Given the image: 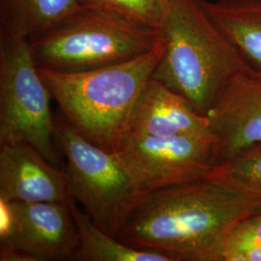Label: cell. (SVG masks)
I'll list each match as a JSON object with an SVG mask.
<instances>
[{"instance_id":"obj_18","label":"cell","mask_w":261,"mask_h":261,"mask_svg":"<svg viewBox=\"0 0 261 261\" xmlns=\"http://www.w3.org/2000/svg\"><path fill=\"white\" fill-rule=\"evenodd\" d=\"M224 261H261V247H249L227 252Z\"/></svg>"},{"instance_id":"obj_7","label":"cell","mask_w":261,"mask_h":261,"mask_svg":"<svg viewBox=\"0 0 261 261\" xmlns=\"http://www.w3.org/2000/svg\"><path fill=\"white\" fill-rule=\"evenodd\" d=\"M116 155L143 195L204 179L215 166L212 134L184 137H125Z\"/></svg>"},{"instance_id":"obj_1","label":"cell","mask_w":261,"mask_h":261,"mask_svg":"<svg viewBox=\"0 0 261 261\" xmlns=\"http://www.w3.org/2000/svg\"><path fill=\"white\" fill-rule=\"evenodd\" d=\"M258 212L261 197L204 178L145 194L118 240L172 261H223L234 226Z\"/></svg>"},{"instance_id":"obj_10","label":"cell","mask_w":261,"mask_h":261,"mask_svg":"<svg viewBox=\"0 0 261 261\" xmlns=\"http://www.w3.org/2000/svg\"><path fill=\"white\" fill-rule=\"evenodd\" d=\"M0 199L20 203L73 200L65 172L25 142L0 144Z\"/></svg>"},{"instance_id":"obj_4","label":"cell","mask_w":261,"mask_h":261,"mask_svg":"<svg viewBox=\"0 0 261 261\" xmlns=\"http://www.w3.org/2000/svg\"><path fill=\"white\" fill-rule=\"evenodd\" d=\"M161 41L160 30L86 6L28 40L38 68L64 73L125 62L148 53Z\"/></svg>"},{"instance_id":"obj_2","label":"cell","mask_w":261,"mask_h":261,"mask_svg":"<svg viewBox=\"0 0 261 261\" xmlns=\"http://www.w3.org/2000/svg\"><path fill=\"white\" fill-rule=\"evenodd\" d=\"M164 51L152 79L207 116L226 85L252 67L204 9L201 0H169Z\"/></svg>"},{"instance_id":"obj_16","label":"cell","mask_w":261,"mask_h":261,"mask_svg":"<svg viewBox=\"0 0 261 261\" xmlns=\"http://www.w3.org/2000/svg\"><path fill=\"white\" fill-rule=\"evenodd\" d=\"M84 6L101 10L143 28L160 30L169 0H82Z\"/></svg>"},{"instance_id":"obj_11","label":"cell","mask_w":261,"mask_h":261,"mask_svg":"<svg viewBox=\"0 0 261 261\" xmlns=\"http://www.w3.org/2000/svg\"><path fill=\"white\" fill-rule=\"evenodd\" d=\"M209 134L211 130L207 116L197 112L184 97L151 77L134 106L125 137H184Z\"/></svg>"},{"instance_id":"obj_8","label":"cell","mask_w":261,"mask_h":261,"mask_svg":"<svg viewBox=\"0 0 261 261\" xmlns=\"http://www.w3.org/2000/svg\"><path fill=\"white\" fill-rule=\"evenodd\" d=\"M79 233L71 202L20 203L0 199V249L30 261L73 260Z\"/></svg>"},{"instance_id":"obj_5","label":"cell","mask_w":261,"mask_h":261,"mask_svg":"<svg viewBox=\"0 0 261 261\" xmlns=\"http://www.w3.org/2000/svg\"><path fill=\"white\" fill-rule=\"evenodd\" d=\"M57 145L65 156L72 198L95 224L118 239L144 196L116 153L85 139L63 117L56 118Z\"/></svg>"},{"instance_id":"obj_12","label":"cell","mask_w":261,"mask_h":261,"mask_svg":"<svg viewBox=\"0 0 261 261\" xmlns=\"http://www.w3.org/2000/svg\"><path fill=\"white\" fill-rule=\"evenodd\" d=\"M201 3L248 61L261 67V0H201Z\"/></svg>"},{"instance_id":"obj_3","label":"cell","mask_w":261,"mask_h":261,"mask_svg":"<svg viewBox=\"0 0 261 261\" xmlns=\"http://www.w3.org/2000/svg\"><path fill=\"white\" fill-rule=\"evenodd\" d=\"M164 51V40L125 62L83 72H39L62 117L85 139L115 153L130 113Z\"/></svg>"},{"instance_id":"obj_6","label":"cell","mask_w":261,"mask_h":261,"mask_svg":"<svg viewBox=\"0 0 261 261\" xmlns=\"http://www.w3.org/2000/svg\"><path fill=\"white\" fill-rule=\"evenodd\" d=\"M51 96L27 38L0 31V144L25 142L56 166V118Z\"/></svg>"},{"instance_id":"obj_15","label":"cell","mask_w":261,"mask_h":261,"mask_svg":"<svg viewBox=\"0 0 261 261\" xmlns=\"http://www.w3.org/2000/svg\"><path fill=\"white\" fill-rule=\"evenodd\" d=\"M206 178L243 194L261 197V142L216 165Z\"/></svg>"},{"instance_id":"obj_13","label":"cell","mask_w":261,"mask_h":261,"mask_svg":"<svg viewBox=\"0 0 261 261\" xmlns=\"http://www.w3.org/2000/svg\"><path fill=\"white\" fill-rule=\"evenodd\" d=\"M83 6L82 0H0V31L29 40Z\"/></svg>"},{"instance_id":"obj_14","label":"cell","mask_w":261,"mask_h":261,"mask_svg":"<svg viewBox=\"0 0 261 261\" xmlns=\"http://www.w3.org/2000/svg\"><path fill=\"white\" fill-rule=\"evenodd\" d=\"M71 211L79 233L75 261H172L161 252L135 249L107 233L84 209L71 201Z\"/></svg>"},{"instance_id":"obj_17","label":"cell","mask_w":261,"mask_h":261,"mask_svg":"<svg viewBox=\"0 0 261 261\" xmlns=\"http://www.w3.org/2000/svg\"><path fill=\"white\" fill-rule=\"evenodd\" d=\"M249 247H261V212L244 219L234 226L226 240L224 256L227 252Z\"/></svg>"},{"instance_id":"obj_9","label":"cell","mask_w":261,"mask_h":261,"mask_svg":"<svg viewBox=\"0 0 261 261\" xmlns=\"http://www.w3.org/2000/svg\"><path fill=\"white\" fill-rule=\"evenodd\" d=\"M215 166L261 142V67L252 66L226 85L207 114Z\"/></svg>"}]
</instances>
